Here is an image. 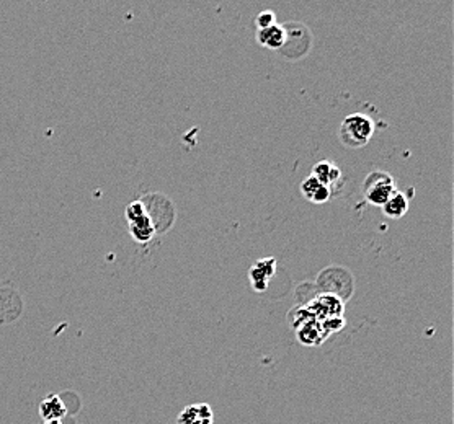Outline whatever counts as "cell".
Returning <instances> with one entry per match:
<instances>
[{
	"label": "cell",
	"instance_id": "cell-2",
	"mask_svg": "<svg viewBox=\"0 0 454 424\" xmlns=\"http://www.w3.org/2000/svg\"><path fill=\"white\" fill-rule=\"evenodd\" d=\"M316 287L319 294H332L347 301L353 294V276L342 266H330L317 277Z\"/></svg>",
	"mask_w": 454,
	"mask_h": 424
},
{
	"label": "cell",
	"instance_id": "cell-16",
	"mask_svg": "<svg viewBox=\"0 0 454 424\" xmlns=\"http://www.w3.org/2000/svg\"><path fill=\"white\" fill-rule=\"evenodd\" d=\"M124 216H126V221L131 224L134 221H138V219L148 216V212H145V206L143 200H138V201H133L131 204H128L126 207V212H124Z\"/></svg>",
	"mask_w": 454,
	"mask_h": 424
},
{
	"label": "cell",
	"instance_id": "cell-14",
	"mask_svg": "<svg viewBox=\"0 0 454 424\" xmlns=\"http://www.w3.org/2000/svg\"><path fill=\"white\" fill-rule=\"evenodd\" d=\"M129 232H131L133 238L138 243H148L150 240L154 238L155 235V229L153 222H150L149 216H144L129 224Z\"/></svg>",
	"mask_w": 454,
	"mask_h": 424
},
{
	"label": "cell",
	"instance_id": "cell-19",
	"mask_svg": "<svg viewBox=\"0 0 454 424\" xmlns=\"http://www.w3.org/2000/svg\"><path fill=\"white\" fill-rule=\"evenodd\" d=\"M43 424H61V421H44Z\"/></svg>",
	"mask_w": 454,
	"mask_h": 424
},
{
	"label": "cell",
	"instance_id": "cell-4",
	"mask_svg": "<svg viewBox=\"0 0 454 424\" xmlns=\"http://www.w3.org/2000/svg\"><path fill=\"white\" fill-rule=\"evenodd\" d=\"M145 206V212L153 222L155 234L167 232L175 221V206L169 198L164 195H149L143 200Z\"/></svg>",
	"mask_w": 454,
	"mask_h": 424
},
{
	"label": "cell",
	"instance_id": "cell-1",
	"mask_svg": "<svg viewBox=\"0 0 454 424\" xmlns=\"http://www.w3.org/2000/svg\"><path fill=\"white\" fill-rule=\"evenodd\" d=\"M374 134V121L366 114L354 113L343 119L340 124V140L345 147L359 149L369 143Z\"/></svg>",
	"mask_w": 454,
	"mask_h": 424
},
{
	"label": "cell",
	"instance_id": "cell-18",
	"mask_svg": "<svg viewBox=\"0 0 454 424\" xmlns=\"http://www.w3.org/2000/svg\"><path fill=\"white\" fill-rule=\"evenodd\" d=\"M273 25H276V15L273 12L267 10V12L258 13V17H257V28L258 30L270 28V26H273Z\"/></svg>",
	"mask_w": 454,
	"mask_h": 424
},
{
	"label": "cell",
	"instance_id": "cell-8",
	"mask_svg": "<svg viewBox=\"0 0 454 424\" xmlns=\"http://www.w3.org/2000/svg\"><path fill=\"white\" fill-rule=\"evenodd\" d=\"M312 176L319 180L323 186H327L332 191V186H335L342 178V171L338 166L330 160H321L319 164L314 165L312 169Z\"/></svg>",
	"mask_w": 454,
	"mask_h": 424
},
{
	"label": "cell",
	"instance_id": "cell-10",
	"mask_svg": "<svg viewBox=\"0 0 454 424\" xmlns=\"http://www.w3.org/2000/svg\"><path fill=\"white\" fill-rule=\"evenodd\" d=\"M296 337L297 341L304 346H321V344L327 339V334L323 333V329L321 327V323L317 320H312L309 323H306L304 327H301L299 329H296Z\"/></svg>",
	"mask_w": 454,
	"mask_h": 424
},
{
	"label": "cell",
	"instance_id": "cell-9",
	"mask_svg": "<svg viewBox=\"0 0 454 424\" xmlns=\"http://www.w3.org/2000/svg\"><path fill=\"white\" fill-rule=\"evenodd\" d=\"M301 193L304 195L307 201L314 204H323L330 200L332 191L327 186H323L319 180H316L314 176H307L301 185Z\"/></svg>",
	"mask_w": 454,
	"mask_h": 424
},
{
	"label": "cell",
	"instance_id": "cell-15",
	"mask_svg": "<svg viewBox=\"0 0 454 424\" xmlns=\"http://www.w3.org/2000/svg\"><path fill=\"white\" fill-rule=\"evenodd\" d=\"M288 320L291 323V327L294 329H299L301 327H304L306 323L316 320V317L312 315V312L306 305H299V307H294L293 310L289 312Z\"/></svg>",
	"mask_w": 454,
	"mask_h": 424
},
{
	"label": "cell",
	"instance_id": "cell-7",
	"mask_svg": "<svg viewBox=\"0 0 454 424\" xmlns=\"http://www.w3.org/2000/svg\"><path fill=\"white\" fill-rule=\"evenodd\" d=\"M214 415L208 403H195L188 405L180 411L177 424H213Z\"/></svg>",
	"mask_w": 454,
	"mask_h": 424
},
{
	"label": "cell",
	"instance_id": "cell-11",
	"mask_svg": "<svg viewBox=\"0 0 454 424\" xmlns=\"http://www.w3.org/2000/svg\"><path fill=\"white\" fill-rule=\"evenodd\" d=\"M67 415L66 403L59 395H48L40 403V416L44 421H61Z\"/></svg>",
	"mask_w": 454,
	"mask_h": 424
},
{
	"label": "cell",
	"instance_id": "cell-3",
	"mask_svg": "<svg viewBox=\"0 0 454 424\" xmlns=\"http://www.w3.org/2000/svg\"><path fill=\"white\" fill-rule=\"evenodd\" d=\"M363 193L364 198L373 206L383 207L390 196L398 191L395 188L394 178L389 174L381 170H374L366 176V180L363 181Z\"/></svg>",
	"mask_w": 454,
	"mask_h": 424
},
{
	"label": "cell",
	"instance_id": "cell-5",
	"mask_svg": "<svg viewBox=\"0 0 454 424\" xmlns=\"http://www.w3.org/2000/svg\"><path fill=\"white\" fill-rule=\"evenodd\" d=\"M317 322L325 320L328 317H343V301L332 294H317L314 299L306 303Z\"/></svg>",
	"mask_w": 454,
	"mask_h": 424
},
{
	"label": "cell",
	"instance_id": "cell-12",
	"mask_svg": "<svg viewBox=\"0 0 454 424\" xmlns=\"http://www.w3.org/2000/svg\"><path fill=\"white\" fill-rule=\"evenodd\" d=\"M257 41L268 49H281L286 43V31L285 26L273 25L270 28L257 31Z\"/></svg>",
	"mask_w": 454,
	"mask_h": 424
},
{
	"label": "cell",
	"instance_id": "cell-6",
	"mask_svg": "<svg viewBox=\"0 0 454 424\" xmlns=\"http://www.w3.org/2000/svg\"><path fill=\"white\" fill-rule=\"evenodd\" d=\"M276 271V260L275 258H263L255 261L252 268L249 271L250 282H252V287L257 292H265L268 287V282L271 277L275 276Z\"/></svg>",
	"mask_w": 454,
	"mask_h": 424
},
{
	"label": "cell",
	"instance_id": "cell-13",
	"mask_svg": "<svg viewBox=\"0 0 454 424\" xmlns=\"http://www.w3.org/2000/svg\"><path fill=\"white\" fill-rule=\"evenodd\" d=\"M407 211H409V200L402 191H395L383 206L384 216H388L389 219L404 217Z\"/></svg>",
	"mask_w": 454,
	"mask_h": 424
},
{
	"label": "cell",
	"instance_id": "cell-17",
	"mask_svg": "<svg viewBox=\"0 0 454 424\" xmlns=\"http://www.w3.org/2000/svg\"><path fill=\"white\" fill-rule=\"evenodd\" d=\"M319 323L323 329V333L327 334V338L330 337L332 333L340 332V329L345 327V320H343V317H328V318H325V320H322Z\"/></svg>",
	"mask_w": 454,
	"mask_h": 424
}]
</instances>
